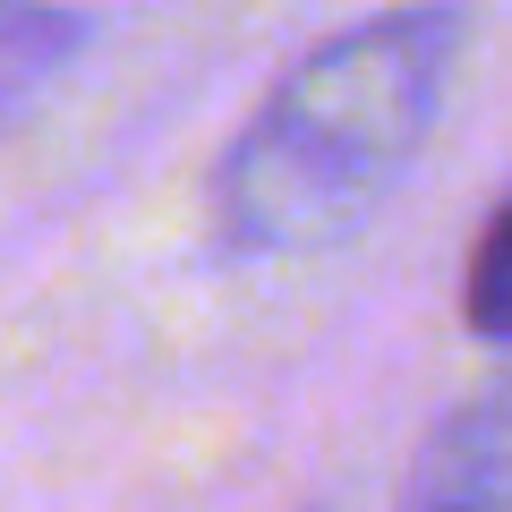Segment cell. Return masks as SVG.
I'll list each match as a JSON object with an SVG mask.
<instances>
[{"label":"cell","instance_id":"cell-1","mask_svg":"<svg viewBox=\"0 0 512 512\" xmlns=\"http://www.w3.org/2000/svg\"><path fill=\"white\" fill-rule=\"evenodd\" d=\"M461 35L470 0H410L291 60L214 163V239L231 256H299L342 239L444 120Z\"/></svg>","mask_w":512,"mask_h":512},{"label":"cell","instance_id":"cell-2","mask_svg":"<svg viewBox=\"0 0 512 512\" xmlns=\"http://www.w3.org/2000/svg\"><path fill=\"white\" fill-rule=\"evenodd\" d=\"M504 248H512V214L487 205L470 231V274H461V316L478 342H504Z\"/></svg>","mask_w":512,"mask_h":512}]
</instances>
